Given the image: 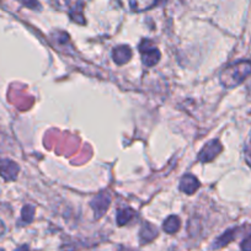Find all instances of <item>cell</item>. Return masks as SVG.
<instances>
[{"mask_svg":"<svg viewBox=\"0 0 251 251\" xmlns=\"http://www.w3.org/2000/svg\"><path fill=\"white\" fill-rule=\"evenodd\" d=\"M19 165L10 159H1L0 160V176L6 181H14L18 177Z\"/></svg>","mask_w":251,"mask_h":251,"instance_id":"5","label":"cell"},{"mask_svg":"<svg viewBox=\"0 0 251 251\" xmlns=\"http://www.w3.org/2000/svg\"><path fill=\"white\" fill-rule=\"evenodd\" d=\"M4 231H5V226H4L3 222L0 221V236L3 235V234H4Z\"/></svg>","mask_w":251,"mask_h":251,"instance_id":"18","label":"cell"},{"mask_svg":"<svg viewBox=\"0 0 251 251\" xmlns=\"http://www.w3.org/2000/svg\"><path fill=\"white\" fill-rule=\"evenodd\" d=\"M139 50L142 53V60L146 67H153L160 59V50L156 48L151 41H143L139 46Z\"/></svg>","mask_w":251,"mask_h":251,"instance_id":"2","label":"cell"},{"mask_svg":"<svg viewBox=\"0 0 251 251\" xmlns=\"http://www.w3.org/2000/svg\"><path fill=\"white\" fill-rule=\"evenodd\" d=\"M21 3L25 6L30 9H38L40 8V4H38L37 0H21Z\"/></svg>","mask_w":251,"mask_h":251,"instance_id":"15","label":"cell"},{"mask_svg":"<svg viewBox=\"0 0 251 251\" xmlns=\"http://www.w3.org/2000/svg\"><path fill=\"white\" fill-rule=\"evenodd\" d=\"M156 235H158V230H156L155 226L151 223H144L141 231H139V239H141L142 244L151 243V240L155 239Z\"/></svg>","mask_w":251,"mask_h":251,"instance_id":"8","label":"cell"},{"mask_svg":"<svg viewBox=\"0 0 251 251\" xmlns=\"http://www.w3.org/2000/svg\"><path fill=\"white\" fill-rule=\"evenodd\" d=\"M33 214H35V207L31 206V204H27L23 208V212H21V218L25 223H30L33 219Z\"/></svg>","mask_w":251,"mask_h":251,"instance_id":"13","label":"cell"},{"mask_svg":"<svg viewBox=\"0 0 251 251\" xmlns=\"http://www.w3.org/2000/svg\"><path fill=\"white\" fill-rule=\"evenodd\" d=\"M251 74V62L250 60H240L231 66L226 67L221 73L219 80L226 88L231 89L240 85L246 78Z\"/></svg>","mask_w":251,"mask_h":251,"instance_id":"1","label":"cell"},{"mask_svg":"<svg viewBox=\"0 0 251 251\" xmlns=\"http://www.w3.org/2000/svg\"><path fill=\"white\" fill-rule=\"evenodd\" d=\"M156 1L158 0H129V5H131L132 10L139 13V11H144L153 8Z\"/></svg>","mask_w":251,"mask_h":251,"instance_id":"9","label":"cell"},{"mask_svg":"<svg viewBox=\"0 0 251 251\" xmlns=\"http://www.w3.org/2000/svg\"><path fill=\"white\" fill-rule=\"evenodd\" d=\"M180 218H178L177 216H170L165 222H164L163 228L168 234H174L180 229Z\"/></svg>","mask_w":251,"mask_h":251,"instance_id":"11","label":"cell"},{"mask_svg":"<svg viewBox=\"0 0 251 251\" xmlns=\"http://www.w3.org/2000/svg\"><path fill=\"white\" fill-rule=\"evenodd\" d=\"M15 251H30V249H28L27 245H23V246H20V248L16 249Z\"/></svg>","mask_w":251,"mask_h":251,"instance_id":"17","label":"cell"},{"mask_svg":"<svg viewBox=\"0 0 251 251\" xmlns=\"http://www.w3.org/2000/svg\"><path fill=\"white\" fill-rule=\"evenodd\" d=\"M134 216H136V212L132 208L121 209L117 213V224L118 226H125V224H127L128 222H131Z\"/></svg>","mask_w":251,"mask_h":251,"instance_id":"12","label":"cell"},{"mask_svg":"<svg viewBox=\"0 0 251 251\" xmlns=\"http://www.w3.org/2000/svg\"><path fill=\"white\" fill-rule=\"evenodd\" d=\"M244 154H245V160L249 164V166H251V131L249 133L248 138H246L245 147H244Z\"/></svg>","mask_w":251,"mask_h":251,"instance_id":"14","label":"cell"},{"mask_svg":"<svg viewBox=\"0 0 251 251\" xmlns=\"http://www.w3.org/2000/svg\"><path fill=\"white\" fill-rule=\"evenodd\" d=\"M111 203V196L107 192H101L100 195H98L96 197H94V200L91 201V208L94 209V213H95V218L99 219L106 213V211L108 209Z\"/></svg>","mask_w":251,"mask_h":251,"instance_id":"4","label":"cell"},{"mask_svg":"<svg viewBox=\"0 0 251 251\" xmlns=\"http://www.w3.org/2000/svg\"><path fill=\"white\" fill-rule=\"evenodd\" d=\"M0 251H5V250H3V249H0Z\"/></svg>","mask_w":251,"mask_h":251,"instance_id":"19","label":"cell"},{"mask_svg":"<svg viewBox=\"0 0 251 251\" xmlns=\"http://www.w3.org/2000/svg\"><path fill=\"white\" fill-rule=\"evenodd\" d=\"M240 246L243 251H251V235L248 236V238L241 243Z\"/></svg>","mask_w":251,"mask_h":251,"instance_id":"16","label":"cell"},{"mask_svg":"<svg viewBox=\"0 0 251 251\" xmlns=\"http://www.w3.org/2000/svg\"><path fill=\"white\" fill-rule=\"evenodd\" d=\"M235 234H236V229H229V230H226L223 235H221L216 241H214L213 248L221 249V248H223V246L228 245L230 241L234 240V238H235Z\"/></svg>","mask_w":251,"mask_h":251,"instance_id":"10","label":"cell"},{"mask_svg":"<svg viewBox=\"0 0 251 251\" xmlns=\"http://www.w3.org/2000/svg\"><path fill=\"white\" fill-rule=\"evenodd\" d=\"M200 187V181L199 178L195 177L194 175H187L183 176L180 181V190L182 192H185L186 195H194L195 192L199 190Z\"/></svg>","mask_w":251,"mask_h":251,"instance_id":"6","label":"cell"},{"mask_svg":"<svg viewBox=\"0 0 251 251\" xmlns=\"http://www.w3.org/2000/svg\"><path fill=\"white\" fill-rule=\"evenodd\" d=\"M222 151H223V147H222L221 142L217 141V139H213V141L208 142V143L202 148V151H200L199 160L201 161V163H209V161L213 160Z\"/></svg>","mask_w":251,"mask_h":251,"instance_id":"3","label":"cell"},{"mask_svg":"<svg viewBox=\"0 0 251 251\" xmlns=\"http://www.w3.org/2000/svg\"><path fill=\"white\" fill-rule=\"evenodd\" d=\"M112 57L118 66H122V64H125V63H127L131 59L132 50L128 46H118V47L113 50Z\"/></svg>","mask_w":251,"mask_h":251,"instance_id":"7","label":"cell"}]
</instances>
